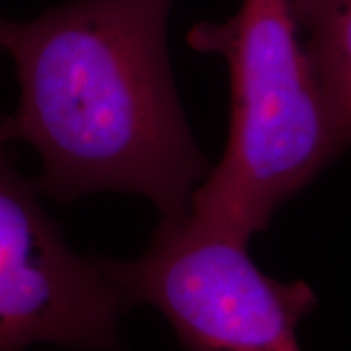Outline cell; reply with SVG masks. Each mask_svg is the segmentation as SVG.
I'll return each mask as SVG.
<instances>
[{
	"label": "cell",
	"mask_w": 351,
	"mask_h": 351,
	"mask_svg": "<svg viewBox=\"0 0 351 351\" xmlns=\"http://www.w3.org/2000/svg\"><path fill=\"white\" fill-rule=\"evenodd\" d=\"M174 0H73L29 22L0 20L12 59L18 141L39 154L41 195H143L180 217L211 162L178 96L168 20Z\"/></svg>",
	"instance_id": "obj_1"
},
{
	"label": "cell",
	"mask_w": 351,
	"mask_h": 351,
	"mask_svg": "<svg viewBox=\"0 0 351 351\" xmlns=\"http://www.w3.org/2000/svg\"><path fill=\"white\" fill-rule=\"evenodd\" d=\"M191 49L219 55L230 112L223 158L189 211L252 239L341 154L304 0H242L225 22H199Z\"/></svg>",
	"instance_id": "obj_2"
},
{
	"label": "cell",
	"mask_w": 351,
	"mask_h": 351,
	"mask_svg": "<svg viewBox=\"0 0 351 351\" xmlns=\"http://www.w3.org/2000/svg\"><path fill=\"white\" fill-rule=\"evenodd\" d=\"M250 240L188 211L160 217L138 258L101 262L127 308H156L184 351H302L299 324L316 308L314 289L262 271Z\"/></svg>",
	"instance_id": "obj_3"
},
{
	"label": "cell",
	"mask_w": 351,
	"mask_h": 351,
	"mask_svg": "<svg viewBox=\"0 0 351 351\" xmlns=\"http://www.w3.org/2000/svg\"><path fill=\"white\" fill-rule=\"evenodd\" d=\"M16 143L12 115L0 113V351L115 350L125 301L101 258L69 246L36 180L18 170Z\"/></svg>",
	"instance_id": "obj_4"
},
{
	"label": "cell",
	"mask_w": 351,
	"mask_h": 351,
	"mask_svg": "<svg viewBox=\"0 0 351 351\" xmlns=\"http://www.w3.org/2000/svg\"><path fill=\"white\" fill-rule=\"evenodd\" d=\"M314 53L341 151L351 147V0H304Z\"/></svg>",
	"instance_id": "obj_5"
},
{
	"label": "cell",
	"mask_w": 351,
	"mask_h": 351,
	"mask_svg": "<svg viewBox=\"0 0 351 351\" xmlns=\"http://www.w3.org/2000/svg\"><path fill=\"white\" fill-rule=\"evenodd\" d=\"M0 18H2V16H0Z\"/></svg>",
	"instance_id": "obj_6"
}]
</instances>
